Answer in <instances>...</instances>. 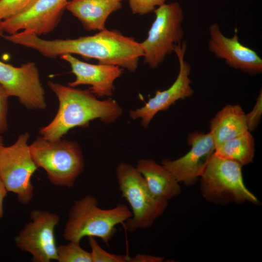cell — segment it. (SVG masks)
<instances>
[{"instance_id":"6da1fadb","label":"cell","mask_w":262,"mask_h":262,"mask_svg":"<svg viewBox=\"0 0 262 262\" xmlns=\"http://www.w3.org/2000/svg\"><path fill=\"white\" fill-rule=\"evenodd\" d=\"M14 44L35 50L44 56L55 58L65 54H78L95 59L98 64L118 66L134 72L144 53L140 43L119 31L107 29L90 36L75 39L46 40L20 31L13 34Z\"/></svg>"},{"instance_id":"7a4b0ae2","label":"cell","mask_w":262,"mask_h":262,"mask_svg":"<svg viewBox=\"0 0 262 262\" xmlns=\"http://www.w3.org/2000/svg\"><path fill=\"white\" fill-rule=\"evenodd\" d=\"M48 85L59 101L58 112L53 119L40 128L43 138L58 140L70 129L87 127L98 119L104 123L115 122L122 114V110L115 100H99L89 90H82L49 81Z\"/></svg>"},{"instance_id":"3957f363","label":"cell","mask_w":262,"mask_h":262,"mask_svg":"<svg viewBox=\"0 0 262 262\" xmlns=\"http://www.w3.org/2000/svg\"><path fill=\"white\" fill-rule=\"evenodd\" d=\"M97 199L88 195L74 201L63 233L68 241L80 243L84 237L100 238L107 245L114 236L115 227L126 222L132 213L124 204L110 209L98 207Z\"/></svg>"},{"instance_id":"277c9868","label":"cell","mask_w":262,"mask_h":262,"mask_svg":"<svg viewBox=\"0 0 262 262\" xmlns=\"http://www.w3.org/2000/svg\"><path fill=\"white\" fill-rule=\"evenodd\" d=\"M30 152L37 167L43 168L55 185L72 187L82 172L84 163L79 144L74 141H50L38 137L30 145Z\"/></svg>"},{"instance_id":"5b68a950","label":"cell","mask_w":262,"mask_h":262,"mask_svg":"<svg viewBox=\"0 0 262 262\" xmlns=\"http://www.w3.org/2000/svg\"><path fill=\"white\" fill-rule=\"evenodd\" d=\"M119 189L130 204L132 216L125 223L127 230L133 232L151 227L165 210L168 201L155 197L149 190L136 167L125 162L115 170Z\"/></svg>"},{"instance_id":"8992f818","label":"cell","mask_w":262,"mask_h":262,"mask_svg":"<svg viewBox=\"0 0 262 262\" xmlns=\"http://www.w3.org/2000/svg\"><path fill=\"white\" fill-rule=\"evenodd\" d=\"M242 166L235 161L214 153L200 177V191L203 197L216 204L246 202L260 203L244 182Z\"/></svg>"},{"instance_id":"52a82bcc","label":"cell","mask_w":262,"mask_h":262,"mask_svg":"<svg viewBox=\"0 0 262 262\" xmlns=\"http://www.w3.org/2000/svg\"><path fill=\"white\" fill-rule=\"evenodd\" d=\"M155 19L147 38L140 43L145 63L155 68L165 57L174 51L175 46L181 43L184 32L182 9L178 2L164 3L153 11Z\"/></svg>"},{"instance_id":"ba28073f","label":"cell","mask_w":262,"mask_h":262,"mask_svg":"<svg viewBox=\"0 0 262 262\" xmlns=\"http://www.w3.org/2000/svg\"><path fill=\"white\" fill-rule=\"evenodd\" d=\"M27 132L20 134L12 145L0 152V180L8 192L17 196L18 201L28 204L33 197L31 179L38 168L32 156Z\"/></svg>"},{"instance_id":"9c48e42d","label":"cell","mask_w":262,"mask_h":262,"mask_svg":"<svg viewBox=\"0 0 262 262\" xmlns=\"http://www.w3.org/2000/svg\"><path fill=\"white\" fill-rule=\"evenodd\" d=\"M30 218L31 221L15 238L16 246L20 250L30 253L33 262L57 261L54 229L59 222V216L48 211L33 210Z\"/></svg>"},{"instance_id":"30bf717a","label":"cell","mask_w":262,"mask_h":262,"mask_svg":"<svg viewBox=\"0 0 262 262\" xmlns=\"http://www.w3.org/2000/svg\"><path fill=\"white\" fill-rule=\"evenodd\" d=\"M0 84L9 97L18 98L27 109L42 110L46 108L45 91L38 69L33 62L17 67L0 61Z\"/></svg>"},{"instance_id":"8fae6325","label":"cell","mask_w":262,"mask_h":262,"mask_svg":"<svg viewBox=\"0 0 262 262\" xmlns=\"http://www.w3.org/2000/svg\"><path fill=\"white\" fill-rule=\"evenodd\" d=\"M186 49L187 44L184 41L174 47V51L177 56L180 68L178 76L171 86L163 91H156L155 96L149 98L144 106L130 111V116L132 119L140 118L141 124L144 128H147L157 113L167 110L177 100L184 99L193 94L189 77L191 67L184 60Z\"/></svg>"},{"instance_id":"7c38bea8","label":"cell","mask_w":262,"mask_h":262,"mask_svg":"<svg viewBox=\"0 0 262 262\" xmlns=\"http://www.w3.org/2000/svg\"><path fill=\"white\" fill-rule=\"evenodd\" d=\"M187 140L191 149L186 154L174 160L164 159L161 164L179 183L191 185L203 174L215 152V145L210 131L193 132L189 135Z\"/></svg>"},{"instance_id":"4fadbf2b","label":"cell","mask_w":262,"mask_h":262,"mask_svg":"<svg viewBox=\"0 0 262 262\" xmlns=\"http://www.w3.org/2000/svg\"><path fill=\"white\" fill-rule=\"evenodd\" d=\"M68 0H38L26 11L1 21L4 32L25 31L39 36L52 31L59 23Z\"/></svg>"},{"instance_id":"5bb4252c","label":"cell","mask_w":262,"mask_h":262,"mask_svg":"<svg viewBox=\"0 0 262 262\" xmlns=\"http://www.w3.org/2000/svg\"><path fill=\"white\" fill-rule=\"evenodd\" d=\"M208 49L229 66L249 75L262 72V59L253 49L239 40L237 30L231 37L225 36L217 23L209 27Z\"/></svg>"},{"instance_id":"9a60e30c","label":"cell","mask_w":262,"mask_h":262,"mask_svg":"<svg viewBox=\"0 0 262 262\" xmlns=\"http://www.w3.org/2000/svg\"><path fill=\"white\" fill-rule=\"evenodd\" d=\"M60 57L70 65L71 72L75 76V80L69 82V86L88 85L89 90L97 97L113 95L114 82L122 74L123 68L116 66L87 63L70 54Z\"/></svg>"},{"instance_id":"2e32d148","label":"cell","mask_w":262,"mask_h":262,"mask_svg":"<svg viewBox=\"0 0 262 262\" xmlns=\"http://www.w3.org/2000/svg\"><path fill=\"white\" fill-rule=\"evenodd\" d=\"M122 7L120 0H70L66 9L88 31L106 29L109 16Z\"/></svg>"},{"instance_id":"e0dca14e","label":"cell","mask_w":262,"mask_h":262,"mask_svg":"<svg viewBox=\"0 0 262 262\" xmlns=\"http://www.w3.org/2000/svg\"><path fill=\"white\" fill-rule=\"evenodd\" d=\"M136 168L157 198L168 201L180 194L179 182L162 164L152 159H141L138 160Z\"/></svg>"},{"instance_id":"ac0fdd59","label":"cell","mask_w":262,"mask_h":262,"mask_svg":"<svg viewBox=\"0 0 262 262\" xmlns=\"http://www.w3.org/2000/svg\"><path fill=\"white\" fill-rule=\"evenodd\" d=\"M210 130L216 147L248 131L246 114L239 105H227L211 120Z\"/></svg>"},{"instance_id":"d6986e66","label":"cell","mask_w":262,"mask_h":262,"mask_svg":"<svg viewBox=\"0 0 262 262\" xmlns=\"http://www.w3.org/2000/svg\"><path fill=\"white\" fill-rule=\"evenodd\" d=\"M254 153V139L249 131L219 145L215 147L214 152L217 156L235 161L242 166L253 162Z\"/></svg>"},{"instance_id":"ffe728a7","label":"cell","mask_w":262,"mask_h":262,"mask_svg":"<svg viewBox=\"0 0 262 262\" xmlns=\"http://www.w3.org/2000/svg\"><path fill=\"white\" fill-rule=\"evenodd\" d=\"M59 262H92L90 252L83 249L79 242L69 241L57 248Z\"/></svg>"},{"instance_id":"44dd1931","label":"cell","mask_w":262,"mask_h":262,"mask_svg":"<svg viewBox=\"0 0 262 262\" xmlns=\"http://www.w3.org/2000/svg\"><path fill=\"white\" fill-rule=\"evenodd\" d=\"M38 0H0V20L22 13Z\"/></svg>"},{"instance_id":"7402d4cb","label":"cell","mask_w":262,"mask_h":262,"mask_svg":"<svg viewBox=\"0 0 262 262\" xmlns=\"http://www.w3.org/2000/svg\"><path fill=\"white\" fill-rule=\"evenodd\" d=\"M88 238L92 262H129V256L109 253L98 245L95 237L90 236Z\"/></svg>"},{"instance_id":"603a6c76","label":"cell","mask_w":262,"mask_h":262,"mask_svg":"<svg viewBox=\"0 0 262 262\" xmlns=\"http://www.w3.org/2000/svg\"><path fill=\"white\" fill-rule=\"evenodd\" d=\"M167 0H129L133 14L144 15L154 11L157 7L165 3Z\"/></svg>"},{"instance_id":"cb8c5ba5","label":"cell","mask_w":262,"mask_h":262,"mask_svg":"<svg viewBox=\"0 0 262 262\" xmlns=\"http://www.w3.org/2000/svg\"><path fill=\"white\" fill-rule=\"evenodd\" d=\"M262 115V92L260 91L256 102L252 110L246 114V120L249 131H254L259 124Z\"/></svg>"},{"instance_id":"d4e9b609","label":"cell","mask_w":262,"mask_h":262,"mask_svg":"<svg viewBox=\"0 0 262 262\" xmlns=\"http://www.w3.org/2000/svg\"><path fill=\"white\" fill-rule=\"evenodd\" d=\"M9 97L7 91L0 84V134L6 131L8 129L7 116Z\"/></svg>"},{"instance_id":"484cf974","label":"cell","mask_w":262,"mask_h":262,"mask_svg":"<svg viewBox=\"0 0 262 262\" xmlns=\"http://www.w3.org/2000/svg\"><path fill=\"white\" fill-rule=\"evenodd\" d=\"M164 260L163 257L139 254L130 257L129 262H161Z\"/></svg>"},{"instance_id":"4316f807","label":"cell","mask_w":262,"mask_h":262,"mask_svg":"<svg viewBox=\"0 0 262 262\" xmlns=\"http://www.w3.org/2000/svg\"><path fill=\"white\" fill-rule=\"evenodd\" d=\"M7 191L0 180V218L3 214V201L7 195Z\"/></svg>"},{"instance_id":"83f0119b","label":"cell","mask_w":262,"mask_h":262,"mask_svg":"<svg viewBox=\"0 0 262 262\" xmlns=\"http://www.w3.org/2000/svg\"><path fill=\"white\" fill-rule=\"evenodd\" d=\"M3 147L4 145L3 143V139L2 136H1V134H0V152Z\"/></svg>"},{"instance_id":"f1b7e54d","label":"cell","mask_w":262,"mask_h":262,"mask_svg":"<svg viewBox=\"0 0 262 262\" xmlns=\"http://www.w3.org/2000/svg\"><path fill=\"white\" fill-rule=\"evenodd\" d=\"M3 32H4V31L2 28V26L1 24V21L0 20V37L3 36Z\"/></svg>"},{"instance_id":"f546056e","label":"cell","mask_w":262,"mask_h":262,"mask_svg":"<svg viewBox=\"0 0 262 262\" xmlns=\"http://www.w3.org/2000/svg\"><path fill=\"white\" fill-rule=\"evenodd\" d=\"M120 1H121L122 0H120Z\"/></svg>"}]
</instances>
